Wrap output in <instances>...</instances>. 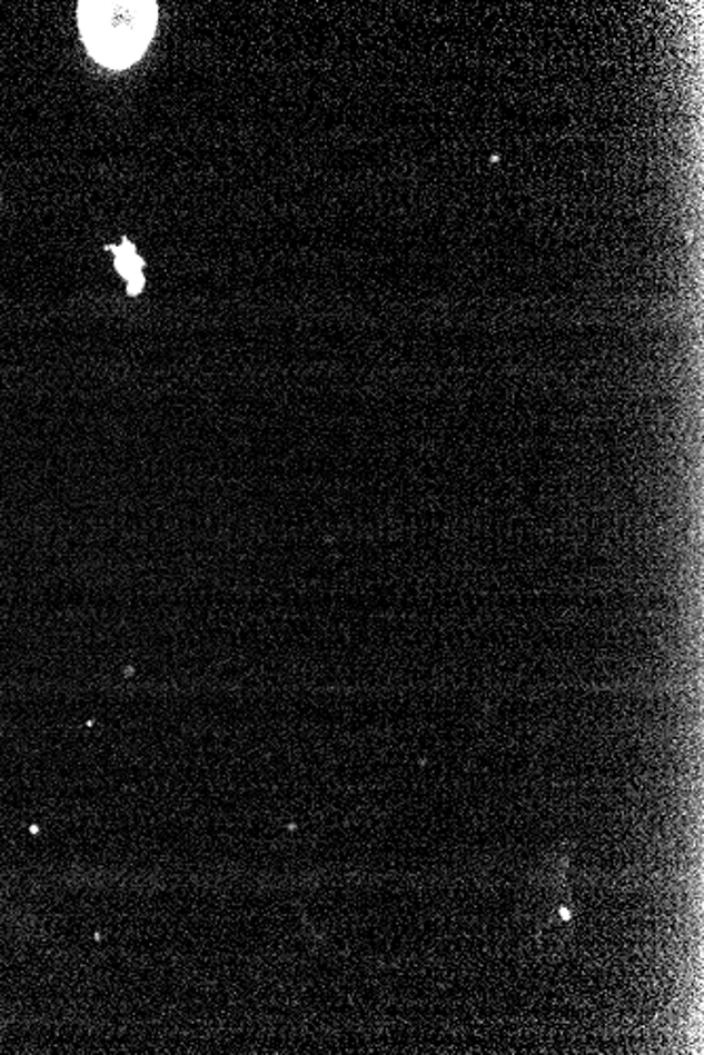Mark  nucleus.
Returning a JSON list of instances; mask_svg holds the SVG:
<instances>
[{
    "label": "nucleus",
    "mask_w": 704,
    "mask_h": 1055,
    "mask_svg": "<svg viewBox=\"0 0 704 1055\" xmlns=\"http://www.w3.org/2000/svg\"><path fill=\"white\" fill-rule=\"evenodd\" d=\"M79 26L87 51L106 68H129L140 60L157 30L159 4L146 0L79 2Z\"/></svg>",
    "instance_id": "nucleus-1"
},
{
    "label": "nucleus",
    "mask_w": 704,
    "mask_h": 1055,
    "mask_svg": "<svg viewBox=\"0 0 704 1055\" xmlns=\"http://www.w3.org/2000/svg\"><path fill=\"white\" fill-rule=\"evenodd\" d=\"M110 253H115V266L119 270L122 279L127 280V293L131 298L140 296L146 279H143V259L138 256L136 247L129 240H122L121 245L108 247Z\"/></svg>",
    "instance_id": "nucleus-2"
}]
</instances>
